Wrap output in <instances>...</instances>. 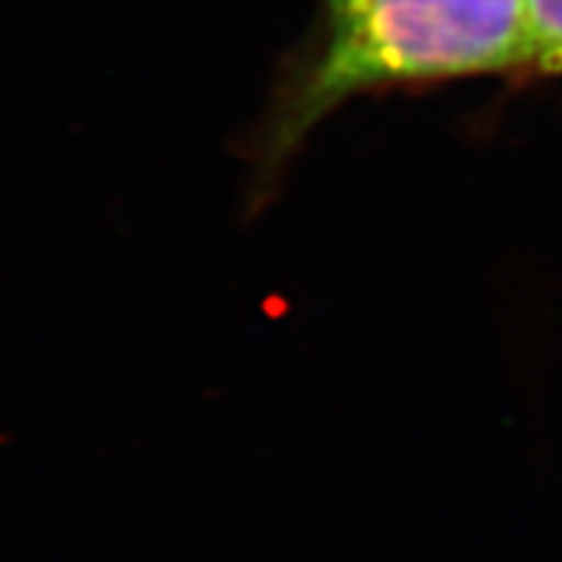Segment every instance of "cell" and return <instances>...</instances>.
Here are the masks:
<instances>
[{
    "label": "cell",
    "instance_id": "1",
    "mask_svg": "<svg viewBox=\"0 0 562 562\" xmlns=\"http://www.w3.org/2000/svg\"><path fill=\"white\" fill-rule=\"evenodd\" d=\"M529 60L524 0H315V16L279 60L271 94L240 144L250 216L284 186L323 121L357 97L501 76L521 89Z\"/></svg>",
    "mask_w": 562,
    "mask_h": 562
},
{
    "label": "cell",
    "instance_id": "2",
    "mask_svg": "<svg viewBox=\"0 0 562 562\" xmlns=\"http://www.w3.org/2000/svg\"><path fill=\"white\" fill-rule=\"evenodd\" d=\"M529 60L521 89L562 79V0H524Z\"/></svg>",
    "mask_w": 562,
    "mask_h": 562
}]
</instances>
